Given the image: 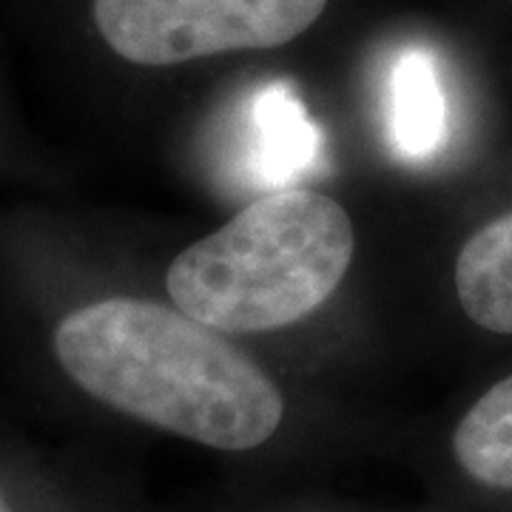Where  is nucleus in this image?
<instances>
[{"mask_svg": "<svg viewBox=\"0 0 512 512\" xmlns=\"http://www.w3.org/2000/svg\"><path fill=\"white\" fill-rule=\"evenodd\" d=\"M60 367L100 404L217 450H254L285 416L276 382L177 305L111 296L55 330Z\"/></svg>", "mask_w": 512, "mask_h": 512, "instance_id": "obj_1", "label": "nucleus"}, {"mask_svg": "<svg viewBox=\"0 0 512 512\" xmlns=\"http://www.w3.org/2000/svg\"><path fill=\"white\" fill-rule=\"evenodd\" d=\"M387 126L393 148L407 160L439 151L447 131V103L433 57L421 49L399 55L387 86Z\"/></svg>", "mask_w": 512, "mask_h": 512, "instance_id": "obj_6", "label": "nucleus"}, {"mask_svg": "<svg viewBox=\"0 0 512 512\" xmlns=\"http://www.w3.org/2000/svg\"><path fill=\"white\" fill-rule=\"evenodd\" d=\"M0 512H12V510H9V504L3 501V495H0Z\"/></svg>", "mask_w": 512, "mask_h": 512, "instance_id": "obj_8", "label": "nucleus"}, {"mask_svg": "<svg viewBox=\"0 0 512 512\" xmlns=\"http://www.w3.org/2000/svg\"><path fill=\"white\" fill-rule=\"evenodd\" d=\"M453 282L478 328L512 336V211L481 225L461 245Z\"/></svg>", "mask_w": 512, "mask_h": 512, "instance_id": "obj_5", "label": "nucleus"}, {"mask_svg": "<svg viewBox=\"0 0 512 512\" xmlns=\"http://www.w3.org/2000/svg\"><path fill=\"white\" fill-rule=\"evenodd\" d=\"M239 146L237 160L251 183L279 191L293 188L316 168L322 134L288 83H268L242 111Z\"/></svg>", "mask_w": 512, "mask_h": 512, "instance_id": "obj_4", "label": "nucleus"}, {"mask_svg": "<svg viewBox=\"0 0 512 512\" xmlns=\"http://www.w3.org/2000/svg\"><path fill=\"white\" fill-rule=\"evenodd\" d=\"M453 453L473 481L512 490V376L495 382L464 413L453 433Z\"/></svg>", "mask_w": 512, "mask_h": 512, "instance_id": "obj_7", "label": "nucleus"}, {"mask_svg": "<svg viewBox=\"0 0 512 512\" xmlns=\"http://www.w3.org/2000/svg\"><path fill=\"white\" fill-rule=\"evenodd\" d=\"M353 251L356 231L339 202L311 188H279L188 245L171 262L165 288L205 328L265 333L322 308Z\"/></svg>", "mask_w": 512, "mask_h": 512, "instance_id": "obj_2", "label": "nucleus"}, {"mask_svg": "<svg viewBox=\"0 0 512 512\" xmlns=\"http://www.w3.org/2000/svg\"><path fill=\"white\" fill-rule=\"evenodd\" d=\"M328 0H94L97 32L137 66L274 49L308 32Z\"/></svg>", "mask_w": 512, "mask_h": 512, "instance_id": "obj_3", "label": "nucleus"}]
</instances>
